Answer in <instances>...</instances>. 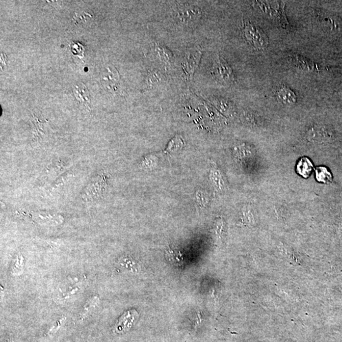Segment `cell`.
<instances>
[{
    "label": "cell",
    "mask_w": 342,
    "mask_h": 342,
    "mask_svg": "<svg viewBox=\"0 0 342 342\" xmlns=\"http://www.w3.org/2000/svg\"><path fill=\"white\" fill-rule=\"evenodd\" d=\"M242 32L247 42L258 50H263L269 45V40L264 32L254 24L246 22L243 24Z\"/></svg>",
    "instance_id": "cell-1"
},
{
    "label": "cell",
    "mask_w": 342,
    "mask_h": 342,
    "mask_svg": "<svg viewBox=\"0 0 342 342\" xmlns=\"http://www.w3.org/2000/svg\"><path fill=\"white\" fill-rule=\"evenodd\" d=\"M175 13V17L178 23L186 27L196 26L202 17V12L199 7L187 4L178 6Z\"/></svg>",
    "instance_id": "cell-2"
},
{
    "label": "cell",
    "mask_w": 342,
    "mask_h": 342,
    "mask_svg": "<svg viewBox=\"0 0 342 342\" xmlns=\"http://www.w3.org/2000/svg\"><path fill=\"white\" fill-rule=\"evenodd\" d=\"M211 73L214 79L222 84H230L235 80V75L232 67L224 58L220 56L213 60Z\"/></svg>",
    "instance_id": "cell-3"
},
{
    "label": "cell",
    "mask_w": 342,
    "mask_h": 342,
    "mask_svg": "<svg viewBox=\"0 0 342 342\" xmlns=\"http://www.w3.org/2000/svg\"><path fill=\"white\" fill-rule=\"evenodd\" d=\"M202 53L197 50L187 51L182 56L181 64L187 79H191L199 65Z\"/></svg>",
    "instance_id": "cell-4"
},
{
    "label": "cell",
    "mask_w": 342,
    "mask_h": 342,
    "mask_svg": "<svg viewBox=\"0 0 342 342\" xmlns=\"http://www.w3.org/2000/svg\"><path fill=\"white\" fill-rule=\"evenodd\" d=\"M138 317V313L132 310L124 313L121 317L119 318L114 327L116 333H123L128 332L133 325L134 322Z\"/></svg>",
    "instance_id": "cell-5"
},
{
    "label": "cell",
    "mask_w": 342,
    "mask_h": 342,
    "mask_svg": "<svg viewBox=\"0 0 342 342\" xmlns=\"http://www.w3.org/2000/svg\"><path fill=\"white\" fill-rule=\"evenodd\" d=\"M151 54L155 60L164 66L171 65L173 59L172 52L167 48L158 43H155L152 47Z\"/></svg>",
    "instance_id": "cell-6"
},
{
    "label": "cell",
    "mask_w": 342,
    "mask_h": 342,
    "mask_svg": "<svg viewBox=\"0 0 342 342\" xmlns=\"http://www.w3.org/2000/svg\"><path fill=\"white\" fill-rule=\"evenodd\" d=\"M73 92L79 104L84 106L87 110L90 112L91 97L86 85L82 82H79V83L75 84L73 86Z\"/></svg>",
    "instance_id": "cell-7"
},
{
    "label": "cell",
    "mask_w": 342,
    "mask_h": 342,
    "mask_svg": "<svg viewBox=\"0 0 342 342\" xmlns=\"http://www.w3.org/2000/svg\"><path fill=\"white\" fill-rule=\"evenodd\" d=\"M120 76L119 72L115 67L108 66L102 74L101 80L102 83H106L112 87L114 90H116L117 85L119 84Z\"/></svg>",
    "instance_id": "cell-8"
},
{
    "label": "cell",
    "mask_w": 342,
    "mask_h": 342,
    "mask_svg": "<svg viewBox=\"0 0 342 342\" xmlns=\"http://www.w3.org/2000/svg\"><path fill=\"white\" fill-rule=\"evenodd\" d=\"M277 97L279 100L285 105H293L297 100V97L290 89L283 86L278 89Z\"/></svg>",
    "instance_id": "cell-9"
},
{
    "label": "cell",
    "mask_w": 342,
    "mask_h": 342,
    "mask_svg": "<svg viewBox=\"0 0 342 342\" xmlns=\"http://www.w3.org/2000/svg\"><path fill=\"white\" fill-rule=\"evenodd\" d=\"M313 169L312 162L307 158H303L300 159L297 166V173L305 178H308L310 176Z\"/></svg>",
    "instance_id": "cell-10"
},
{
    "label": "cell",
    "mask_w": 342,
    "mask_h": 342,
    "mask_svg": "<svg viewBox=\"0 0 342 342\" xmlns=\"http://www.w3.org/2000/svg\"><path fill=\"white\" fill-rule=\"evenodd\" d=\"M316 174L318 182L324 183V184H330L332 182V174L328 170L324 167H319L316 169Z\"/></svg>",
    "instance_id": "cell-11"
},
{
    "label": "cell",
    "mask_w": 342,
    "mask_h": 342,
    "mask_svg": "<svg viewBox=\"0 0 342 342\" xmlns=\"http://www.w3.org/2000/svg\"><path fill=\"white\" fill-rule=\"evenodd\" d=\"M184 139L182 137L177 136L175 138L172 139L170 141L168 147H167L165 153H174L178 150H180L184 147Z\"/></svg>",
    "instance_id": "cell-12"
},
{
    "label": "cell",
    "mask_w": 342,
    "mask_h": 342,
    "mask_svg": "<svg viewBox=\"0 0 342 342\" xmlns=\"http://www.w3.org/2000/svg\"><path fill=\"white\" fill-rule=\"evenodd\" d=\"M213 103L219 107L221 108V110H223V112H229L232 111L233 106L232 104L230 102L228 101L227 100L223 99V98L216 97L214 99H212Z\"/></svg>",
    "instance_id": "cell-13"
},
{
    "label": "cell",
    "mask_w": 342,
    "mask_h": 342,
    "mask_svg": "<svg viewBox=\"0 0 342 342\" xmlns=\"http://www.w3.org/2000/svg\"><path fill=\"white\" fill-rule=\"evenodd\" d=\"M163 79V76L159 72L153 71L150 72L148 76V84L150 86H156V85L160 83Z\"/></svg>",
    "instance_id": "cell-14"
},
{
    "label": "cell",
    "mask_w": 342,
    "mask_h": 342,
    "mask_svg": "<svg viewBox=\"0 0 342 342\" xmlns=\"http://www.w3.org/2000/svg\"><path fill=\"white\" fill-rule=\"evenodd\" d=\"M318 18L323 23H325L326 26H329V27L334 28L335 29L339 30L341 23L337 21L336 19H333V17L324 16V15H318Z\"/></svg>",
    "instance_id": "cell-15"
},
{
    "label": "cell",
    "mask_w": 342,
    "mask_h": 342,
    "mask_svg": "<svg viewBox=\"0 0 342 342\" xmlns=\"http://www.w3.org/2000/svg\"><path fill=\"white\" fill-rule=\"evenodd\" d=\"M339 95L340 97L342 98V86L341 87V88L339 89Z\"/></svg>",
    "instance_id": "cell-16"
}]
</instances>
